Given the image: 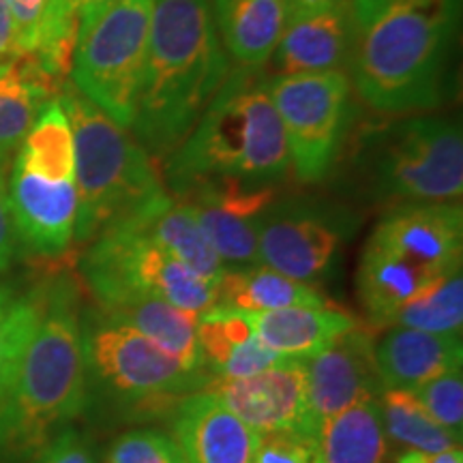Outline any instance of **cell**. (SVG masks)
Instances as JSON below:
<instances>
[{
  "instance_id": "obj_17",
  "label": "cell",
  "mask_w": 463,
  "mask_h": 463,
  "mask_svg": "<svg viewBox=\"0 0 463 463\" xmlns=\"http://www.w3.org/2000/svg\"><path fill=\"white\" fill-rule=\"evenodd\" d=\"M350 48V3H344L289 14L270 61L275 75L345 71Z\"/></svg>"
},
{
  "instance_id": "obj_16",
  "label": "cell",
  "mask_w": 463,
  "mask_h": 463,
  "mask_svg": "<svg viewBox=\"0 0 463 463\" xmlns=\"http://www.w3.org/2000/svg\"><path fill=\"white\" fill-rule=\"evenodd\" d=\"M369 239L438 279L461 269L463 208L459 202L392 206Z\"/></svg>"
},
{
  "instance_id": "obj_15",
  "label": "cell",
  "mask_w": 463,
  "mask_h": 463,
  "mask_svg": "<svg viewBox=\"0 0 463 463\" xmlns=\"http://www.w3.org/2000/svg\"><path fill=\"white\" fill-rule=\"evenodd\" d=\"M307 363V410L311 431L350 405L378 399L384 391L373 356V337L363 326L339 335Z\"/></svg>"
},
{
  "instance_id": "obj_8",
  "label": "cell",
  "mask_w": 463,
  "mask_h": 463,
  "mask_svg": "<svg viewBox=\"0 0 463 463\" xmlns=\"http://www.w3.org/2000/svg\"><path fill=\"white\" fill-rule=\"evenodd\" d=\"M86 378L127 419L174 414L184 399L202 391L206 373L189 372L176 358L99 309L82 322Z\"/></svg>"
},
{
  "instance_id": "obj_41",
  "label": "cell",
  "mask_w": 463,
  "mask_h": 463,
  "mask_svg": "<svg viewBox=\"0 0 463 463\" xmlns=\"http://www.w3.org/2000/svg\"><path fill=\"white\" fill-rule=\"evenodd\" d=\"M344 3H350V0H283L288 15L289 14H298V11L333 7V5H344Z\"/></svg>"
},
{
  "instance_id": "obj_34",
  "label": "cell",
  "mask_w": 463,
  "mask_h": 463,
  "mask_svg": "<svg viewBox=\"0 0 463 463\" xmlns=\"http://www.w3.org/2000/svg\"><path fill=\"white\" fill-rule=\"evenodd\" d=\"M253 463H317L316 436L305 431L258 433Z\"/></svg>"
},
{
  "instance_id": "obj_13",
  "label": "cell",
  "mask_w": 463,
  "mask_h": 463,
  "mask_svg": "<svg viewBox=\"0 0 463 463\" xmlns=\"http://www.w3.org/2000/svg\"><path fill=\"white\" fill-rule=\"evenodd\" d=\"M170 195L194 213L225 266L258 264L260 222L279 195L277 184H249L223 178L191 183Z\"/></svg>"
},
{
  "instance_id": "obj_6",
  "label": "cell",
  "mask_w": 463,
  "mask_h": 463,
  "mask_svg": "<svg viewBox=\"0 0 463 463\" xmlns=\"http://www.w3.org/2000/svg\"><path fill=\"white\" fill-rule=\"evenodd\" d=\"M7 195L17 239L28 251L58 258L73 245L80 208L75 150L58 97L42 109L15 153Z\"/></svg>"
},
{
  "instance_id": "obj_38",
  "label": "cell",
  "mask_w": 463,
  "mask_h": 463,
  "mask_svg": "<svg viewBox=\"0 0 463 463\" xmlns=\"http://www.w3.org/2000/svg\"><path fill=\"white\" fill-rule=\"evenodd\" d=\"M395 463H463V450L461 447L449 449V450H405L395 459Z\"/></svg>"
},
{
  "instance_id": "obj_10",
  "label": "cell",
  "mask_w": 463,
  "mask_h": 463,
  "mask_svg": "<svg viewBox=\"0 0 463 463\" xmlns=\"http://www.w3.org/2000/svg\"><path fill=\"white\" fill-rule=\"evenodd\" d=\"M80 275L97 307L133 297H157L183 309L204 311L217 303V283L195 275L133 225L118 222L86 245Z\"/></svg>"
},
{
  "instance_id": "obj_18",
  "label": "cell",
  "mask_w": 463,
  "mask_h": 463,
  "mask_svg": "<svg viewBox=\"0 0 463 463\" xmlns=\"http://www.w3.org/2000/svg\"><path fill=\"white\" fill-rule=\"evenodd\" d=\"M172 430L187 463H253L256 457L258 433L204 391L174 410Z\"/></svg>"
},
{
  "instance_id": "obj_32",
  "label": "cell",
  "mask_w": 463,
  "mask_h": 463,
  "mask_svg": "<svg viewBox=\"0 0 463 463\" xmlns=\"http://www.w3.org/2000/svg\"><path fill=\"white\" fill-rule=\"evenodd\" d=\"M106 463H187L176 439L164 431L129 430L108 450Z\"/></svg>"
},
{
  "instance_id": "obj_11",
  "label": "cell",
  "mask_w": 463,
  "mask_h": 463,
  "mask_svg": "<svg viewBox=\"0 0 463 463\" xmlns=\"http://www.w3.org/2000/svg\"><path fill=\"white\" fill-rule=\"evenodd\" d=\"M269 90L298 181L320 183L337 164L352 116L345 71L270 75Z\"/></svg>"
},
{
  "instance_id": "obj_2",
  "label": "cell",
  "mask_w": 463,
  "mask_h": 463,
  "mask_svg": "<svg viewBox=\"0 0 463 463\" xmlns=\"http://www.w3.org/2000/svg\"><path fill=\"white\" fill-rule=\"evenodd\" d=\"M232 69L211 0H153L146 69L131 133L155 164L181 146Z\"/></svg>"
},
{
  "instance_id": "obj_19",
  "label": "cell",
  "mask_w": 463,
  "mask_h": 463,
  "mask_svg": "<svg viewBox=\"0 0 463 463\" xmlns=\"http://www.w3.org/2000/svg\"><path fill=\"white\" fill-rule=\"evenodd\" d=\"M373 356L384 389H408L439 375L461 372V335H438L405 326H389L373 341Z\"/></svg>"
},
{
  "instance_id": "obj_40",
  "label": "cell",
  "mask_w": 463,
  "mask_h": 463,
  "mask_svg": "<svg viewBox=\"0 0 463 463\" xmlns=\"http://www.w3.org/2000/svg\"><path fill=\"white\" fill-rule=\"evenodd\" d=\"M108 3V0H52V5L58 9L67 11V14H73L78 17H82L86 11L99 7V5Z\"/></svg>"
},
{
  "instance_id": "obj_31",
  "label": "cell",
  "mask_w": 463,
  "mask_h": 463,
  "mask_svg": "<svg viewBox=\"0 0 463 463\" xmlns=\"http://www.w3.org/2000/svg\"><path fill=\"white\" fill-rule=\"evenodd\" d=\"M42 300L43 286L28 292L14 286H0V399L7 392L28 341L37 328Z\"/></svg>"
},
{
  "instance_id": "obj_30",
  "label": "cell",
  "mask_w": 463,
  "mask_h": 463,
  "mask_svg": "<svg viewBox=\"0 0 463 463\" xmlns=\"http://www.w3.org/2000/svg\"><path fill=\"white\" fill-rule=\"evenodd\" d=\"M386 438L408 450H449L461 447V438L439 427L408 389H384L378 397Z\"/></svg>"
},
{
  "instance_id": "obj_33",
  "label": "cell",
  "mask_w": 463,
  "mask_h": 463,
  "mask_svg": "<svg viewBox=\"0 0 463 463\" xmlns=\"http://www.w3.org/2000/svg\"><path fill=\"white\" fill-rule=\"evenodd\" d=\"M416 399L427 410V414L438 422L439 427L463 436V378L461 372H450L433 378L425 384L412 389Z\"/></svg>"
},
{
  "instance_id": "obj_5",
  "label": "cell",
  "mask_w": 463,
  "mask_h": 463,
  "mask_svg": "<svg viewBox=\"0 0 463 463\" xmlns=\"http://www.w3.org/2000/svg\"><path fill=\"white\" fill-rule=\"evenodd\" d=\"M58 101L73 133L80 202L73 242L89 245L108 225L140 213L167 189L157 164L133 133L116 125L71 82L62 84Z\"/></svg>"
},
{
  "instance_id": "obj_21",
  "label": "cell",
  "mask_w": 463,
  "mask_h": 463,
  "mask_svg": "<svg viewBox=\"0 0 463 463\" xmlns=\"http://www.w3.org/2000/svg\"><path fill=\"white\" fill-rule=\"evenodd\" d=\"M198 344L208 378L219 380L249 378L286 358L260 341L247 314L222 307L200 314Z\"/></svg>"
},
{
  "instance_id": "obj_35",
  "label": "cell",
  "mask_w": 463,
  "mask_h": 463,
  "mask_svg": "<svg viewBox=\"0 0 463 463\" xmlns=\"http://www.w3.org/2000/svg\"><path fill=\"white\" fill-rule=\"evenodd\" d=\"M15 31V54H33L48 22L52 0H7Z\"/></svg>"
},
{
  "instance_id": "obj_28",
  "label": "cell",
  "mask_w": 463,
  "mask_h": 463,
  "mask_svg": "<svg viewBox=\"0 0 463 463\" xmlns=\"http://www.w3.org/2000/svg\"><path fill=\"white\" fill-rule=\"evenodd\" d=\"M317 463H386L389 438L378 399L341 410L316 436Z\"/></svg>"
},
{
  "instance_id": "obj_1",
  "label": "cell",
  "mask_w": 463,
  "mask_h": 463,
  "mask_svg": "<svg viewBox=\"0 0 463 463\" xmlns=\"http://www.w3.org/2000/svg\"><path fill=\"white\" fill-rule=\"evenodd\" d=\"M347 78L382 114L438 108L459 33L461 0H350Z\"/></svg>"
},
{
  "instance_id": "obj_22",
  "label": "cell",
  "mask_w": 463,
  "mask_h": 463,
  "mask_svg": "<svg viewBox=\"0 0 463 463\" xmlns=\"http://www.w3.org/2000/svg\"><path fill=\"white\" fill-rule=\"evenodd\" d=\"M123 222L144 232L172 258H176L204 279L219 281V277L228 269L213 249L211 241L206 239L194 213L167 191Z\"/></svg>"
},
{
  "instance_id": "obj_3",
  "label": "cell",
  "mask_w": 463,
  "mask_h": 463,
  "mask_svg": "<svg viewBox=\"0 0 463 463\" xmlns=\"http://www.w3.org/2000/svg\"><path fill=\"white\" fill-rule=\"evenodd\" d=\"M89 403L82 317L69 277L43 286L42 316L0 399V463H28Z\"/></svg>"
},
{
  "instance_id": "obj_20",
  "label": "cell",
  "mask_w": 463,
  "mask_h": 463,
  "mask_svg": "<svg viewBox=\"0 0 463 463\" xmlns=\"http://www.w3.org/2000/svg\"><path fill=\"white\" fill-rule=\"evenodd\" d=\"M61 89L31 54L0 61V174L7 176L34 120Z\"/></svg>"
},
{
  "instance_id": "obj_26",
  "label": "cell",
  "mask_w": 463,
  "mask_h": 463,
  "mask_svg": "<svg viewBox=\"0 0 463 463\" xmlns=\"http://www.w3.org/2000/svg\"><path fill=\"white\" fill-rule=\"evenodd\" d=\"M298 305L320 307L331 303L314 283L297 281L260 262L232 266L219 277L215 307L222 309L262 314Z\"/></svg>"
},
{
  "instance_id": "obj_9",
  "label": "cell",
  "mask_w": 463,
  "mask_h": 463,
  "mask_svg": "<svg viewBox=\"0 0 463 463\" xmlns=\"http://www.w3.org/2000/svg\"><path fill=\"white\" fill-rule=\"evenodd\" d=\"M153 0H108L80 20L71 84L131 131L146 69Z\"/></svg>"
},
{
  "instance_id": "obj_7",
  "label": "cell",
  "mask_w": 463,
  "mask_h": 463,
  "mask_svg": "<svg viewBox=\"0 0 463 463\" xmlns=\"http://www.w3.org/2000/svg\"><path fill=\"white\" fill-rule=\"evenodd\" d=\"M358 159L384 204H442L463 194V136L455 120L410 114L361 133Z\"/></svg>"
},
{
  "instance_id": "obj_36",
  "label": "cell",
  "mask_w": 463,
  "mask_h": 463,
  "mask_svg": "<svg viewBox=\"0 0 463 463\" xmlns=\"http://www.w3.org/2000/svg\"><path fill=\"white\" fill-rule=\"evenodd\" d=\"M28 463H97V459L90 439L73 427H67L56 433Z\"/></svg>"
},
{
  "instance_id": "obj_25",
  "label": "cell",
  "mask_w": 463,
  "mask_h": 463,
  "mask_svg": "<svg viewBox=\"0 0 463 463\" xmlns=\"http://www.w3.org/2000/svg\"><path fill=\"white\" fill-rule=\"evenodd\" d=\"M211 5L230 61L239 67L262 69L286 26L283 0H211Z\"/></svg>"
},
{
  "instance_id": "obj_37",
  "label": "cell",
  "mask_w": 463,
  "mask_h": 463,
  "mask_svg": "<svg viewBox=\"0 0 463 463\" xmlns=\"http://www.w3.org/2000/svg\"><path fill=\"white\" fill-rule=\"evenodd\" d=\"M20 239H17L14 215H11L9 195H7V176L0 174V275L7 273L14 266Z\"/></svg>"
},
{
  "instance_id": "obj_12",
  "label": "cell",
  "mask_w": 463,
  "mask_h": 463,
  "mask_svg": "<svg viewBox=\"0 0 463 463\" xmlns=\"http://www.w3.org/2000/svg\"><path fill=\"white\" fill-rule=\"evenodd\" d=\"M352 223L337 206L277 195L260 222L258 262L297 281L320 279L350 236Z\"/></svg>"
},
{
  "instance_id": "obj_39",
  "label": "cell",
  "mask_w": 463,
  "mask_h": 463,
  "mask_svg": "<svg viewBox=\"0 0 463 463\" xmlns=\"http://www.w3.org/2000/svg\"><path fill=\"white\" fill-rule=\"evenodd\" d=\"M15 54V31L7 0H0V58Z\"/></svg>"
},
{
  "instance_id": "obj_29",
  "label": "cell",
  "mask_w": 463,
  "mask_h": 463,
  "mask_svg": "<svg viewBox=\"0 0 463 463\" xmlns=\"http://www.w3.org/2000/svg\"><path fill=\"white\" fill-rule=\"evenodd\" d=\"M389 326L416 328V331L438 335H461L463 331V275L461 269L447 273L420 292H416L408 303H403L391 320Z\"/></svg>"
},
{
  "instance_id": "obj_24",
  "label": "cell",
  "mask_w": 463,
  "mask_h": 463,
  "mask_svg": "<svg viewBox=\"0 0 463 463\" xmlns=\"http://www.w3.org/2000/svg\"><path fill=\"white\" fill-rule=\"evenodd\" d=\"M260 341L286 358H309L339 335L356 326L347 311L335 305H298L286 309L247 314Z\"/></svg>"
},
{
  "instance_id": "obj_4",
  "label": "cell",
  "mask_w": 463,
  "mask_h": 463,
  "mask_svg": "<svg viewBox=\"0 0 463 463\" xmlns=\"http://www.w3.org/2000/svg\"><path fill=\"white\" fill-rule=\"evenodd\" d=\"M262 69L232 67L215 99L165 161L167 191L200 181L277 184L292 170Z\"/></svg>"
},
{
  "instance_id": "obj_14",
  "label": "cell",
  "mask_w": 463,
  "mask_h": 463,
  "mask_svg": "<svg viewBox=\"0 0 463 463\" xmlns=\"http://www.w3.org/2000/svg\"><path fill=\"white\" fill-rule=\"evenodd\" d=\"M256 433L305 431L316 436L307 410L305 358H281L273 367L241 380L211 378L202 386Z\"/></svg>"
},
{
  "instance_id": "obj_27",
  "label": "cell",
  "mask_w": 463,
  "mask_h": 463,
  "mask_svg": "<svg viewBox=\"0 0 463 463\" xmlns=\"http://www.w3.org/2000/svg\"><path fill=\"white\" fill-rule=\"evenodd\" d=\"M433 279L391 249L369 239L356 273L358 300L373 326H384L391 316Z\"/></svg>"
},
{
  "instance_id": "obj_23",
  "label": "cell",
  "mask_w": 463,
  "mask_h": 463,
  "mask_svg": "<svg viewBox=\"0 0 463 463\" xmlns=\"http://www.w3.org/2000/svg\"><path fill=\"white\" fill-rule=\"evenodd\" d=\"M97 309L144 335L189 372L206 373L198 344V311L183 309L157 297L123 298Z\"/></svg>"
}]
</instances>
